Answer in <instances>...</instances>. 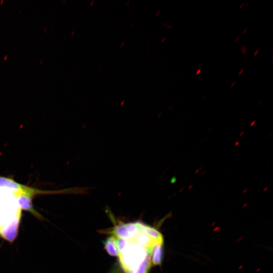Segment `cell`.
Listing matches in <instances>:
<instances>
[{
    "instance_id": "8992f818",
    "label": "cell",
    "mask_w": 273,
    "mask_h": 273,
    "mask_svg": "<svg viewBox=\"0 0 273 273\" xmlns=\"http://www.w3.org/2000/svg\"><path fill=\"white\" fill-rule=\"evenodd\" d=\"M142 230L154 240L163 242V237L162 234L156 229L141 223Z\"/></svg>"
},
{
    "instance_id": "603a6c76",
    "label": "cell",
    "mask_w": 273,
    "mask_h": 273,
    "mask_svg": "<svg viewBox=\"0 0 273 273\" xmlns=\"http://www.w3.org/2000/svg\"><path fill=\"white\" fill-rule=\"evenodd\" d=\"M124 42H123L122 43L121 46V47H122L123 46V45H124Z\"/></svg>"
},
{
    "instance_id": "52a82bcc",
    "label": "cell",
    "mask_w": 273,
    "mask_h": 273,
    "mask_svg": "<svg viewBox=\"0 0 273 273\" xmlns=\"http://www.w3.org/2000/svg\"><path fill=\"white\" fill-rule=\"evenodd\" d=\"M151 265V254L150 253L137 267L129 273H148Z\"/></svg>"
},
{
    "instance_id": "7402d4cb",
    "label": "cell",
    "mask_w": 273,
    "mask_h": 273,
    "mask_svg": "<svg viewBox=\"0 0 273 273\" xmlns=\"http://www.w3.org/2000/svg\"><path fill=\"white\" fill-rule=\"evenodd\" d=\"M160 11H159L158 12V13H157V14L156 15V16H158V15L160 14Z\"/></svg>"
},
{
    "instance_id": "9a60e30c",
    "label": "cell",
    "mask_w": 273,
    "mask_h": 273,
    "mask_svg": "<svg viewBox=\"0 0 273 273\" xmlns=\"http://www.w3.org/2000/svg\"><path fill=\"white\" fill-rule=\"evenodd\" d=\"M244 71V69H242L239 72V75H241L242 72Z\"/></svg>"
},
{
    "instance_id": "4fadbf2b",
    "label": "cell",
    "mask_w": 273,
    "mask_h": 273,
    "mask_svg": "<svg viewBox=\"0 0 273 273\" xmlns=\"http://www.w3.org/2000/svg\"><path fill=\"white\" fill-rule=\"evenodd\" d=\"M245 49H246V48H245V46L244 45V46H243L241 47V51L242 52V51H243Z\"/></svg>"
},
{
    "instance_id": "2e32d148",
    "label": "cell",
    "mask_w": 273,
    "mask_h": 273,
    "mask_svg": "<svg viewBox=\"0 0 273 273\" xmlns=\"http://www.w3.org/2000/svg\"><path fill=\"white\" fill-rule=\"evenodd\" d=\"M236 81H234L233 83H232L231 86L232 87H233V86L235 85V84H236Z\"/></svg>"
},
{
    "instance_id": "ffe728a7",
    "label": "cell",
    "mask_w": 273,
    "mask_h": 273,
    "mask_svg": "<svg viewBox=\"0 0 273 273\" xmlns=\"http://www.w3.org/2000/svg\"><path fill=\"white\" fill-rule=\"evenodd\" d=\"M244 4H245L244 3H243L241 4V5H240V9L242 8V7L244 6Z\"/></svg>"
},
{
    "instance_id": "8fae6325",
    "label": "cell",
    "mask_w": 273,
    "mask_h": 273,
    "mask_svg": "<svg viewBox=\"0 0 273 273\" xmlns=\"http://www.w3.org/2000/svg\"><path fill=\"white\" fill-rule=\"evenodd\" d=\"M201 69H199L196 73V75H198L200 72H201Z\"/></svg>"
},
{
    "instance_id": "d6986e66",
    "label": "cell",
    "mask_w": 273,
    "mask_h": 273,
    "mask_svg": "<svg viewBox=\"0 0 273 273\" xmlns=\"http://www.w3.org/2000/svg\"><path fill=\"white\" fill-rule=\"evenodd\" d=\"M165 38H166V36H164V37L162 38V40H161V42H163V41H164Z\"/></svg>"
},
{
    "instance_id": "ba28073f",
    "label": "cell",
    "mask_w": 273,
    "mask_h": 273,
    "mask_svg": "<svg viewBox=\"0 0 273 273\" xmlns=\"http://www.w3.org/2000/svg\"><path fill=\"white\" fill-rule=\"evenodd\" d=\"M109 273H123L120 268L115 266L113 267Z\"/></svg>"
},
{
    "instance_id": "44dd1931",
    "label": "cell",
    "mask_w": 273,
    "mask_h": 273,
    "mask_svg": "<svg viewBox=\"0 0 273 273\" xmlns=\"http://www.w3.org/2000/svg\"><path fill=\"white\" fill-rule=\"evenodd\" d=\"M249 1H248L246 3V5H245V7H246L248 5V4H249Z\"/></svg>"
},
{
    "instance_id": "5b68a950",
    "label": "cell",
    "mask_w": 273,
    "mask_h": 273,
    "mask_svg": "<svg viewBox=\"0 0 273 273\" xmlns=\"http://www.w3.org/2000/svg\"><path fill=\"white\" fill-rule=\"evenodd\" d=\"M104 248L111 256H118L119 251L117 246V238L114 236L107 238L104 242Z\"/></svg>"
},
{
    "instance_id": "5bb4252c",
    "label": "cell",
    "mask_w": 273,
    "mask_h": 273,
    "mask_svg": "<svg viewBox=\"0 0 273 273\" xmlns=\"http://www.w3.org/2000/svg\"><path fill=\"white\" fill-rule=\"evenodd\" d=\"M247 49H245L243 51H242V55H244L246 53V52H247Z\"/></svg>"
},
{
    "instance_id": "e0dca14e",
    "label": "cell",
    "mask_w": 273,
    "mask_h": 273,
    "mask_svg": "<svg viewBox=\"0 0 273 273\" xmlns=\"http://www.w3.org/2000/svg\"><path fill=\"white\" fill-rule=\"evenodd\" d=\"M247 30V28H246L243 31L242 34H244Z\"/></svg>"
},
{
    "instance_id": "277c9868",
    "label": "cell",
    "mask_w": 273,
    "mask_h": 273,
    "mask_svg": "<svg viewBox=\"0 0 273 273\" xmlns=\"http://www.w3.org/2000/svg\"><path fill=\"white\" fill-rule=\"evenodd\" d=\"M151 263L159 265L162 263L163 255V242H157L152 247L150 251Z\"/></svg>"
},
{
    "instance_id": "30bf717a",
    "label": "cell",
    "mask_w": 273,
    "mask_h": 273,
    "mask_svg": "<svg viewBox=\"0 0 273 273\" xmlns=\"http://www.w3.org/2000/svg\"><path fill=\"white\" fill-rule=\"evenodd\" d=\"M259 52V50H257L254 53V56H256Z\"/></svg>"
},
{
    "instance_id": "ac0fdd59",
    "label": "cell",
    "mask_w": 273,
    "mask_h": 273,
    "mask_svg": "<svg viewBox=\"0 0 273 273\" xmlns=\"http://www.w3.org/2000/svg\"><path fill=\"white\" fill-rule=\"evenodd\" d=\"M240 36H239L237 37V38H236V40H235V42H237V41H238V40L240 39Z\"/></svg>"
},
{
    "instance_id": "6da1fadb",
    "label": "cell",
    "mask_w": 273,
    "mask_h": 273,
    "mask_svg": "<svg viewBox=\"0 0 273 273\" xmlns=\"http://www.w3.org/2000/svg\"><path fill=\"white\" fill-rule=\"evenodd\" d=\"M150 251L151 249L134 240H126L125 245L119 251L118 256L124 272L129 273L134 269L150 253Z\"/></svg>"
},
{
    "instance_id": "7c38bea8",
    "label": "cell",
    "mask_w": 273,
    "mask_h": 273,
    "mask_svg": "<svg viewBox=\"0 0 273 273\" xmlns=\"http://www.w3.org/2000/svg\"><path fill=\"white\" fill-rule=\"evenodd\" d=\"M163 24L165 26H166L167 27H168L169 29H172L171 27L169 26L168 25L166 24V23H163Z\"/></svg>"
},
{
    "instance_id": "7a4b0ae2",
    "label": "cell",
    "mask_w": 273,
    "mask_h": 273,
    "mask_svg": "<svg viewBox=\"0 0 273 273\" xmlns=\"http://www.w3.org/2000/svg\"><path fill=\"white\" fill-rule=\"evenodd\" d=\"M0 190L8 192L16 197L24 195L32 199L38 195L58 193H80V188H70L59 191L42 190L20 184L13 179L0 175Z\"/></svg>"
},
{
    "instance_id": "3957f363",
    "label": "cell",
    "mask_w": 273,
    "mask_h": 273,
    "mask_svg": "<svg viewBox=\"0 0 273 273\" xmlns=\"http://www.w3.org/2000/svg\"><path fill=\"white\" fill-rule=\"evenodd\" d=\"M141 224L140 222H121L114 226L111 233L117 238L131 240L140 233Z\"/></svg>"
},
{
    "instance_id": "9c48e42d",
    "label": "cell",
    "mask_w": 273,
    "mask_h": 273,
    "mask_svg": "<svg viewBox=\"0 0 273 273\" xmlns=\"http://www.w3.org/2000/svg\"><path fill=\"white\" fill-rule=\"evenodd\" d=\"M176 177H172L171 180V183H175L176 181Z\"/></svg>"
}]
</instances>
